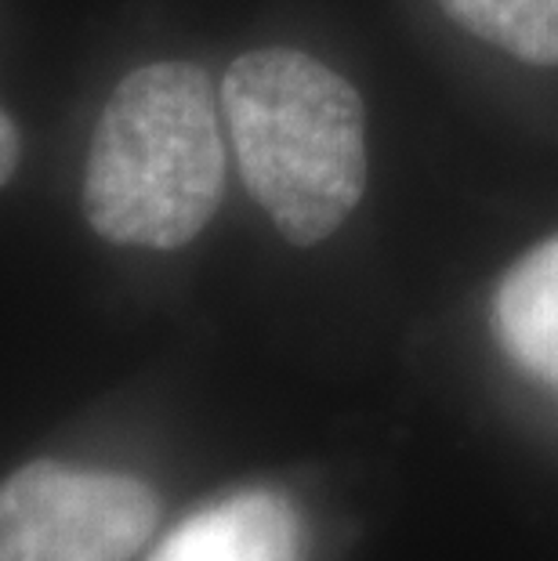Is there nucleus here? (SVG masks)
Segmentation results:
<instances>
[{
    "instance_id": "obj_1",
    "label": "nucleus",
    "mask_w": 558,
    "mask_h": 561,
    "mask_svg": "<svg viewBox=\"0 0 558 561\" xmlns=\"http://www.w3.org/2000/svg\"><path fill=\"white\" fill-rule=\"evenodd\" d=\"M221 193L225 141L207 73L189 62L135 69L91 138V229L110 243L174 250L215 218Z\"/></svg>"
},
{
    "instance_id": "obj_2",
    "label": "nucleus",
    "mask_w": 558,
    "mask_h": 561,
    "mask_svg": "<svg viewBox=\"0 0 558 561\" xmlns=\"http://www.w3.org/2000/svg\"><path fill=\"white\" fill-rule=\"evenodd\" d=\"M221 113L251 196L291 243L327 240L366 185V124L352 83L312 55L269 47L236 58Z\"/></svg>"
},
{
    "instance_id": "obj_3",
    "label": "nucleus",
    "mask_w": 558,
    "mask_h": 561,
    "mask_svg": "<svg viewBox=\"0 0 558 561\" xmlns=\"http://www.w3.org/2000/svg\"><path fill=\"white\" fill-rule=\"evenodd\" d=\"M160 518L127 474L26 463L0 482V561H127Z\"/></svg>"
},
{
    "instance_id": "obj_4",
    "label": "nucleus",
    "mask_w": 558,
    "mask_h": 561,
    "mask_svg": "<svg viewBox=\"0 0 558 561\" xmlns=\"http://www.w3.org/2000/svg\"><path fill=\"white\" fill-rule=\"evenodd\" d=\"M149 561H301V525L280 493H236L178 525Z\"/></svg>"
},
{
    "instance_id": "obj_5",
    "label": "nucleus",
    "mask_w": 558,
    "mask_h": 561,
    "mask_svg": "<svg viewBox=\"0 0 558 561\" xmlns=\"http://www.w3.org/2000/svg\"><path fill=\"white\" fill-rule=\"evenodd\" d=\"M493 330L519 366L558 388V236L529 250L497 286Z\"/></svg>"
},
{
    "instance_id": "obj_6",
    "label": "nucleus",
    "mask_w": 558,
    "mask_h": 561,
    "mask_svg": "<svg viewBox=\"0 0 558 561\" xmlns=\"http://www.w3.org/2000/svg\"><path fill=\"white\" fill-rule=\"evenodd\" d=\"M475 37L522 62L558 66V0H439Z\"/></svg>"
},
{
    "instance_id": "obj_7",
    "label": "nucleus",
    "mask_w": 558,
    "mask_h": 561,
    "mask_svg": "<svg viewBox=\"0 0 558 561\" xmlns=\"http://www.w3.org/2000/svg\"><path fill=\"white\" fill-rule=\"evenodd\" d=\"M15 163H19V130L4 113H0V185L11 178Z\"/></svg>"
}]
</instances>
